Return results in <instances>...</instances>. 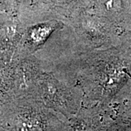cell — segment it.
<instances>
[{"label": "cell", "mask_w": 131, "mask_h": 131, "mask_svg": "<svg viewBox=\"0 0 131 131\" xmlns=\"http://www.w3.org/2000/svg\"><path fill=\"white\" fill-rule=\"evenodd\" d=\"M22 0H0V13L18 14Z\"/></svg>", "instance_id": "8fae6325"}, {"label": "cell", "mask_w": 131, "mask_h": 131, "mask_svg": "<svg viewBox=\"0 0 131 131\" xmlns=\"http://www.w3.org/2000/svg\"><path fill=\"white\" fill-rule=\"evenodd\" d=\"M66 26L65 23L58 20H48L26 25L14 57L35 55L57 31Z\"/></svg>", "instance_id": "8992f818"}, {"label": "cell", "mask_w": 131, "mask_h": 131, "mask_svg": "<svg viewBox=\"0 0 131 131\" xmlns=\"http://www.w3.org/2000/svg\"><path fill=\"white\" fill-rule=\"evenodd\" d=\"M67 25L72 29L81 52L106 49L121 42L122 31L92 9L77 15Z\"/></svg>", "instance_id": "7a4b0ae2"}, {"label": "cell", "mask_w": 131, "mask_h": 131, "mask_svg": "<svg viewBox=\"0 0 131 131\" xmlns=\"http://www.w3.org/2000/svg\"><path fill=\"white\" fill-rule=\"evenodd\" d=\"M121 36L131 42V18L130 19V21L127 24L126 28L125 29V31H123Z\"/></svg>", "instance_id": "7c38bea8"}, {"label": "cell", "mask_w": 131, "mask_h": 131, "mask_svg": "<svg viewBox=\"0 0 131 131\" xmlns=\"http://www.w3.org/2000/svg\"><path fill=\"white\" fill-rule=\"evenodd\" d=\"M92 10L109 20L122 31L131 18V0H92Z\"/></svg>", "instance_id": "9c48e42d"}, {"label": "cell", "mask_w": 131, "mask_h": 131, "mask_svg": "<svg viewBox=\"0 0 131 131\" xmlns=\"http://www.w3.org/2000/svg\"><path fill=\"white\" fill-rule=\"evenodd\" d=\"M18 14L0 13V59L12 61L25 29Z\"/></svg>", "instance_id": "52a82bcc"}, {"label": "cell", "mask_w": 131, "mask_h": 131, "mask_svg": "<svg viewBox=\"0 0 131 131\" xmlns=\"http://www.w3.org/2000/svg\"><path fill=\"white\" fill-rule=\"evenodd\" d=\"M92 0H22L18 12L25 25L48 20L69 24L77 15L92 9Z\"/></svg>", "instance_id": "3957f363"}, {"label": "cell", "mask_w": 131, "mask_h": 131, "mask_svg": "<svg viewBox=\"0 0 131 131\" xmlns=\"http://www.w3.org/2000/svg\"><path fill=\"white\" fill-rule=\"evenodd\" d=\"M26 103H23L20 98H17L20 101L18 108L13 111V115L10 119L14 128L17 131H45L47 127V116L37 106L28 103V97H24Z\"/></svg>", "instance_id": "ba28073f"}, {"label": "cell", "mask_w": 131, "mask_h": 131, "mask_svg": "<svg viewBox=\"0 0 131 131\" xmlns=\"http://www.w3.org/2000/svg\"><path fill=\"white\" fill-rule=\"evenodd\" d=\"M43 71L42 62L34 55L13 57L11 72L13 99L32 97Z\"/></svg>", "instance_id": "5b68a950"}, {"label": "cell", "mask_w": 131, "mask_h": 131, "mask_svg": "<svg viewBox=\"0 0 131 131\" xmlns=\"http://www.w3.org/2000/svg\"><path fill=\"white\" fill-rule=\"evenodd\" d=\"M12 61L0 59V102L13 100L12 94Z\"/></svg>", "instance_id": "30bf717a"}, {"label": "cell", "mask_w": 131, "mask_h": 131, "mask_svg": "<svg viewBox=\"0 0 131 131\" xmlns=\"http://www.w3.org/2000/svg\"><path fill=\"white\" fill-rule=\"evenodd\" d=\"M81 91L92 100L115 97L131 81V42L121 37L117 45L77 52L54 62L45 69Z\"/></svg>", "instance_id": "6da1fadb"}, {"label": "cell", "mask_w": 131, "mask_h": 131, "mask_svg": "<svg viewBox=\"0 0 131 131\" xmlns=\"http://www.w3.org/2000/svg\"><path fill=\"white\" fill-rule=\"evenodd\" d=\"M82 95L80 90L59 80L50 71L44 70L32 97L53 107L71 111Z\"/></svg>", "instance_id": "277c9868"}]
</instances>
